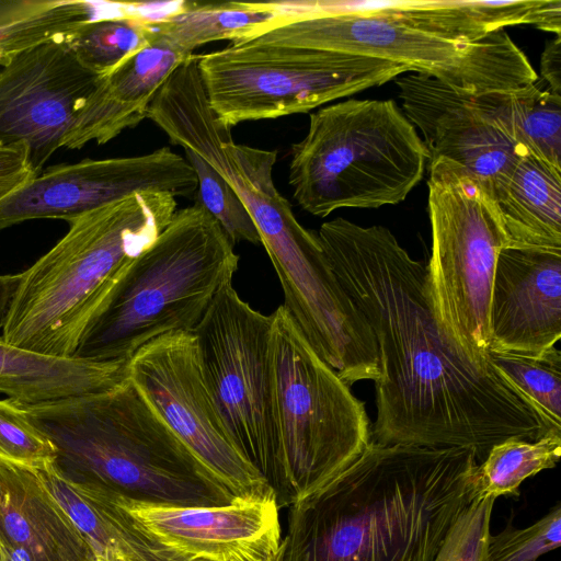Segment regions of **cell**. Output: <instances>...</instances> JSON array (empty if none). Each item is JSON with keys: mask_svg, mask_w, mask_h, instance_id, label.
Segmentation results:
<instances>
[{"mask_svg": "<svg viewBox=\"0 0 561 561\" xmlns=\"http://www.w3.org/2000/svg\"><path fill=\"white\" fill-rule=\"evenodd\" d=\"M317 234L378 346L371 440L463 447L478 462L505 439L543 435L516 390L493 367L470 362L448 337L434 310L426 265L388 228L340 217L323 222Z\"/></svg>", "mask_w": 561, "mask_h": 561, "instance_id": "6da1fadb", "label": "cell"}, {"mask_svg": "<svg viewBox=\"0 0 561 561\" xmlns=\"http://www.w3.org/2000/svg\"><path fill=\"white\" fill-rule=\"evenodd\" d=\"M463 447L382 445L288 506L280 561H433L472 502Z\"/></svg>", "mask_w": 561, "mask_h": 561, "instance_id": "7a4b0ae2", "label": "cell"}, {"mask_svg": "<svg viewBox=\"0 0 561 561\" xmlns=\"http://www.w3.org/2000/svg\"><path fill=\"white\" fill-rule=\"evenodd\" d=\"M19 405L54 445L56 469L73 482L151 504L234 501L128 377L106 390Z\"/></svg>", "mask_w": 561, "mask_h": 561, "instance_id": "3957f363", "label": "cell"}, {"mask_svg": "<svg viewBox=\"0 0 561 561\" xmlns=\"http://www.w3.org/2000/svg\"><path fill=\"white\" fill-rule=\"evenodd\" d=\"M176 206L171 194L141 191L68 221V232L21 273L2 340L44 356L72 357L127 266Z\"/></svg>", "mask_w": 561, "mask_h": 561, "instance_id": "277c9868", "label": "cell"}, {"mask_svg": "<svg viewBox=\"0 0 561 561\" xmlns=\"http://www.w3.org/2000/svg\"><path fill=\"white\" fill-rule=\"evenodd\" d=\"M238 264L232 241L208 211L197 203L176 210L127 266L72 357L128 363L161 335L194 332Z\"/></svg>", "mask_w": 561, "mask_h": 561, "instance_id": "5b68a950", "label": "cell"}, {"mask_svg": "<svg viewBox=\"0 0 561 561\" xmlns=\"http://www.w3.org/2000/svg\"><path fill=\"white\" fill-rule=\"evenodd\" d=\"M426 160L423 140L393 100L348 99L310 114L306 136L291 148L288 182L301 208L325 217L403 202Z\"/></svg>", "mask_w": 561, "mask_h": 561, "instance_id": "8992f818", "label": "cell"}, {"mask_svg": "<svg viewBox=\"0 0 561 561\" xmlns=\"http://www.w3.org/2000/svg\"><path fill=\"white\" fill-rule=\"evenodd\" d=\"M427 207L432 253L426 265L443 330L474 365L489 362L493 275L507 237L485 185L448 159L430 161Z\"/></svg>", "mask_w": 561, "mask_h": 561, "instance_id": "52a82bcc", "label": "cell"}, {"mask_svg": "<svg viewBox=\"0 0 561 561\" xmlns=\"http://www.w3.org/2000/svg\"><path fill=\"white\" fill-rule=\"evenodd\" d=\"M271 316L277 433L295 503L363 454L371 424L364 402L314 352L286 308Z\"/></svg>", "mask_w": 561, "mask_h": 561, "instance_id": "ba28073f", "label": "cell"}, {"mask_svg": "<svg viewBox=\"0 0 561 561\" xmlns=\"http://www.w3.org/2000/svg\"><path fill=\"white\" fill-rule=\"evenodd\" d=\"M209 105L228 127L308 113L411 68L343 51L247 42L197 56Z\"/></svg>", "mask_w": 561, "mask_h": 561, "instance_id": "9c48e42d", "label": "cell"}, {"mask_svg": "<svg viewBox=\"0 0 561 561\" xmlns=\"http://www.w3.org/2000/svg\"><path fill=\"white\" fill-rule=\"evenodd\" d=\"M249 42L343 51L402 64L414 73L466 94L510 92L538 79L527 56L505 30L465 41L380 14L320 15L296 20Z\"/></svg>", "mask_w": 561, "mask_h": 561, "instance_id": "30bf717a", "label": "cell"}, {"mask_svg": "<svg viewBox=\"0 0 561 561\" xmlns=\"http://www.w3.org/2000/svg\"><path fill=\"white\" fill-rule=\"evenodd\" d=\"M272 316L221 287L194 330L207 387L240 455L272 488L279 510L293 504L280 453L271 358Z\"/></svg>", "mask_w": 561, "mask_h": 561, "instance_id": "8fae6325", "label": "cell"}, {"mask_svg": "<svg viewBox=\"0 0 561 561\" xmlns=\"http://www.w3.org/2000/svg\"><path fill=\"white\" fill-rule=\"evenodd\" d=\"M127 377L231 497L275 499L227 434L205 381L193 332L168 333L145 344L129 359Z\"/></svg>", "mask_w": 561, "mask_h": 561, "instance_id": "7c38bea8", "label": "cell"}, {"mask_svg": "<svg viewBox=\"0 0 561 561\" xmlns=\"http://www.w3.org/2000/svg\"><path fill=\"white\" fill-rule=\"evenodd\" d=\"M197 176L168 147L150 153L50 167L0 202V230L41 218L66 221L141 191L195 198Z\"/></svg>", "mask_w": 561, "mask_h": 561, "instance_id": "4fadbf2b", "label": "cell"}, {"mask_svg": "<svg viewBox=\"0 0 561 561\" xmlns=\"http://www.w3.org/2000/svg\"><path fill=\"white\" fill-rule=\"evenodd\" d=\"M402 108L419 128L427 160L448 159L474 174L488 188L519 157L507 116L511 92L466 94L421 73L398 77Z\"/></svg>", "mask_w": 561, "mask_h": 561, "instance_id": "5bb4252c", "label": "cell"}, {"mask_svg": "<svg viewBox=\"0 0 561 561\" xmlns=\"http://www.w3.org/2000/svg\"><path fill=\"white\" fill-rule=\"evenodd\" d=\"M101 78L65 42L12 59L0 70V146L25 144L39 174Z\"/></svg>", "mask_w": 561, "mask_h": 561, "instance_id": "9a60e30c", "label": "cell"}, {"mask_svg": "<svg viewBox=\"0 0 561 561\" xmlns=\"http://www.w3.org/2000/svg\"><path fill=\"white\" fill-rule=\"evenodd\" d=\"M119 500L145 530L168 547L193 559H279V507L274 497L234 500L215 506L151 504L131 501L122 495Z\"/></svg>", "mask_w": 561, "mask_h": 561, "instance_id": "2e32d148", "label": "cell"}, {"mask_svg": "<svg viewBox=\"0 0 561 561\" xmlns=\"http://www.w3.org/2000/svg\"><path fill=\"white\" fill-rule=\"evenodd\" d=\"M490 351L539 356L561 337V250L503 248L489 311Z\"/></svg>", "mask_w": 561, "mask_h": 561, "instance_id": "e0dca14e", "label": "cell"}, {"mask_svg": "<svg viewBox=\"0 0 561 561\" xmlns=\"http://www.w3.org/2000/svg\"><path fill=\"white\" fill-rule=\"evenodd\" d=\"M188 56L156 33L147 47L101 78L77 114L62 147L80 149L90 141L103 145L138 125L147 117L159 88Z\"/></svg>", "mask_w": 561, "mask_h": 561, "instance_id": "ac0fdd59", "label": "cell"}, {"mask_svg": "<svg viewBox=\"0 0 561 561\" xmlns=\"http://www.w3.org/2000/svg\"><path fill=\"white\" fill-rule=\"evenodd\" d=\"M0 535L35 561H90L94 557L37 470L2 459Z\"/></svg>", "mask_w": 561, "mask_h": 561, "instance_id": "d6986e66", "label": "cell"}, {"mask_svg": "<svg viewBox=\"0 0 561 561\" xmlns=\"http://www.w3.org/2000/svg\"><path fill=\"white\" fill-rule=\"evenodd\" d=\"M35 469L94 556L113 561H201L168 547L145 530L116 492L73 482L54 462Z\"/></svg>", "mask_w": 561, "mask_h": 561, "instance_id": "ffe728a7", "label": "cell"}, {"mask_svg": "<svg viewBox=\"0 0 561 561\" xmlns=\"http://www.w3.org/2000/svg\"><path fill=\"white\" fill-rule=\"evenodd\" d=\"M507 247L561 250V171L526 153L490 188Z\"/></svg>", "mask_w": 561, "mask_h": 561, "instance_id": "44dd1931", "label": "cell"}, {"mask_svg": "<svg viewBox=\"0 0 561 561\" xmlns=\"http://www.w3.org/2000/svg\"><path fill=\"white\" fill-rule=\"evenodd\" d=\"M378 14L465 41L520 24L561 36V0L393 1L387 11Z\"/></svg>", "mask_w": 561, "mask_h": 561, "instance_id": "7402d4cb", "label": "cell"}, {"mask_svg": "<svg viewBox=\"0 0 561 561\" xmlns=\"http://www.w3.org/2000/svg\"><path fill=\"white\" fill-rule=\"evenodd\" d=\"M301 16L300 1L176 2L152 20L159 37L183 55L204 44L228 39L232 45L256 38Z\"/></svg>", "mask_w": 561, "mask_h": 561, "instance_id": "603a6c76", "label": "cell"}, {"mask_svg": "<svg viewBox=\"0 0 561 561\" xmlns=\"http://www.w3.org/2000/svg\"><path fill=\"white\" fill-rule=\"evenodd\" d=\"M128 363L44 356L0 337V392L35 404L110 389L127 378Z\"/></svg>", "mask_w": 561, "mask_h": 561, "instance_id": "cb8c5ba5", "label": "cell"}, {"mask_svg": "<svg viewBox=\"0 0 561 561\" xmlns=\"http://www.w3.org/2000/svg\"><path fill=\"white\" fill-rule=\"evenodd\" d=\"M83 0H0V65L43 44L67 42L104 9Z\"/></svg>", "mask_w": 561, "mask_h": 561, "instance_id": "d4e9b609", "label": "cell"}, {"mask_svg": "<svg viewBox=\"0 0 561 561\" xmlns=\"http://www.w3.org/2000/svg\"><path fill=\"white\" fill-rule=\"evenodd\" d=\"M153 19L145 3H122L116 12L82 25L65 43L83 66L105 77L151 43Z\"/></svg>", "mask_w": 561, "mask_h": 561, "instance_id": "484cf974", "label": "cell"}, {"mask_svg": "<svg viewBox=\"0 0 561 561\" xmlns=\"http://www.w3.org/2000/svg\"><path fill=\"white\" fill-rule=\"evenodd\" d=\"M560 456L561 432L558 431H549L535 440L508 438L497 443L474 469L473 497L517 496L526 478L553 468Z\"/></svg>", "mask_w": 561, "mask_h": 561, "instance_id": "4316f807", "label": "cell"}, {"mask_svg": "<svg viewBox=\"0 0 561 561\" xmlns=\"http://www.w3.org/2000/svg\"><path fill=\"white\" fill-rule=\"evenodd\" d=\"M489 362L539 419L543 434L561 432V352L539 356L489 352Z\"/></svg>", "mask_w": 561, "mask_h": 561, "instance_id": "83f0119b", "label": "cell"}, {"mask_svg": "<svg viewBox=\"0 0 561 561\" xmlns=\"http://www.w3.org/2000/svg\"><path fill=\"white\" fill-rule=\"evenodd\" d=\"M507 116L518 146L561 171V96L536 82L511 91Z\"/></svg>", "mask_w": 561, "mask_h": 561, "instance_id": "f1b7e54d", "label": "cell"}, {"mask_svg": "<svg viewBox=\"0 0 561 561\" xmlns=\"http://www.w3.org/2000/svg\"><path fill=\"white\" fill-rule=\"evenodd\" d=\"M184 152L197 176L195 203L218 221L233 244L239 241L261 243L250 214L231 186L194 152L187 149Z\"/></svg>", "mask_w": 561, "mask_h": 561, "instance_id": "f546056e", "label": "cell"}, {"mask_svg": "<svg viewBox=\"0 0 561 561\" xmlns=\"http://www.w3.org/2000/svg\"><path fill=\"white\" fill-rule=\"evenodd\" d=\"M55 458L54 445L24 410L10 399L0 400V459L41 468Z\"/></svg>", "mask_w": 561, "mask_h": 561, "instance_id": "4dcf8cb0", "label": "cell"}, {"mask_svg": "<svg viewBox=\"0 0 561 561\" xmlns=\"http://www.w3.org/2000/svg\"><path fill=\"white\" fill-rule=\"evenodd\" d=\"M561 543V505L557 504L534 525L517 529L511 523L490 535L486 561H536Z\"/></svg>", "mask_w": 561, "mask_h": 561, "instance_id": "1f68e13d", "label": "cell"}, {"mask_svg": "<svg viewBox=\"0 0 561 561\" xmlns=\"http://www.w3.org/2000/svg\"><path fill=\"white\" fill-rule=\"evenodd\" d=\"M494 501L474 497L451 525L433 561H486Z\"/></svg>", "mask_w": 561, "mask_h": 561, "instance_id": "d6a6232c", "label": "cell"}, {"mask_svg": "<svg viewBox=\"0 0 561 561\" xmlns=\"http://www.w3.org/2000/svg\"><path fill=\"white\" fill-rule=\"evenodd\" d=\"M35 175L25 144L0 146V202Z\"/></svg>", "mask_w": 561, "mask_h": 561, "instance_id": "836d02e7", "label": "cell"}, {"mask_svg": "<svg viewBox=\"0 0 561 561\" xmlns=\"http://www.w3.org/2000/svg\"><path fill=\"white\" fill-rule=\"evenodd\" d=\"M540 72L550 92L561 96V36L547 41L540 57Z\"/></svg>", "mask_w": 561, "mask_h": 561, "instance_id": "e575fe53", "label": "cell"}, {"mask_svg": "<svg viewBox=\"0 0 561 561\" xmlns=\"http://www.w3.org/2000/svg\"><path fill=\"white\" fill-rule=\"evenodd\" d=\"M20 282L21 273L13 275H0V331L3 330Z\"/></svg>", "mask_w": 561, "mask_h": 561, "instance_id": "d590c367", "label": "cell"}, {"mask_svg": "<svg viewBox=\"0 0 561 561\" xmlns=\"http://www.w3.org/2000/svg\"><path fill=\"white\" fill-rule=\"evenodd\" d=\"M0 561H35L24 549L14 546L0 535Z\"/></svg>", "mask_w": 561, "mask_h": 561, "instance_id": "8d00e7d4", "label": "cell"}, {"mask_svg": "<svg viewBox=\"0 0 561 561\" xmlns=\"http://www.w3.org/2000/svg\"><path fill=\"white\" fill-rule=\"evenodd\" d=\"M90 561H113V560L105 558V557H101V556H94L93 559H91Z\"/></svg>", "mask_w": 561, "mask_h": 561, "instance_id": "74e56055", "label": "cell"}, {"mask_svg": "<svg viewBox=\"0 0 561 561\" xmlns=\"http://www.w3.org/2000/svg\"><path fill=\"white\" fill-rule=\"evenodd\" d=\"M278 561H280V557H279Z\"/></svg>", "mask_w": 561, "mask_h": 561, "instance_id": "f35d334b", "label": "cell"}]
</instances>
